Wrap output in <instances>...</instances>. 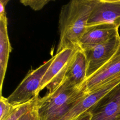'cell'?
I'll list each match as a JSON object with an SVG mask.
<instances>
[{"instance_id":"19","label":"cell","mask_w":120,"mask_h":120,"mask_svg":"<svg viewBox=\"0 0 120 120\" xmlns=\"http://www.w3.org/2000/svg\"><path fill=\"white\" fill-rule=\"evenodd\" d=\"M117 120H120V116L117 118Z\"/></svg>"},{"instance_id":"10","label":"cell","mask_w":120,"mask_h":120,"mask_svg":"<svg viewBox=\"0 0 120 120\" xmlns=\"http://www.w3.org/2000/svg\"><path fill=\"white\" fill-rule=\"evenodd\" d=\"M119 27L112 24H101L87 28L79 42L83 51L92 49L119 35Z\"/></svg>"},{"instance_id":"2","label":"cell","mask_w":120,"mask_h":120,"mask_svg":"<svg viewBox=\"0 0 120 120\" xmlns=\"http://www.w3.org/2000/svg\"><path fill=\"white\" fill-rule=\"evenodd\" d=\"M87 93L85 85L76 87L65 78L52 91L39 98L38 112L40 120H60Z\"/></svg>"},{"instance_id":"4","label":"cell","mask_w":120,"mask_h":120,"mask_svg":"<svg viewBox=\"0 0 120 120\" xmlns=\"http://www.w3.org/2000/svg\"><path fill=\"white\" fill-rule=\"evenodd\" d=\"M79 48L65 49L55 55V58L48 68L41 82L37 95L44 89L52 91L64 80L70 63Z\"/></svg>"},{"instance_id":"3","label":"cell","mask_w":120,"mask_h":120,"mask_svg":"<svg viewBox=\"0 0 120 120\" xmlns=\"http://www.w3.org/2000/svg\"><path fill=\"white\" fill-rule=\"evenodd\" d=\"M55 58V55L35 69L30 71L25 77L7 98L13 106L27 102L37 95L44 75Z\"/></svg>"},{"instance_id":"6","label":"cell","mask_w":120,"mask_h":120,"mask_svg":"<svg viewBox=\"0 0 120 120\" xmlns=\"http://www.w3.org/2000/svg\"><path fill=\"white\" fill-rule=\"evenodd\" d=\"M105 24L120 26V0H96L87 28Z\"/></svg>"},{"instance_id":"5","label":"cell","mask_w":120,"mask_h":120,"mask_svg":"<svg viewBox=\"0 0 120 120\" xmlns=\"http://www.w3.org/2000/svg\"><path fill=\"white\" fill-rule=\"evenodd\" d=\"M120 45V36L119 34L92 49L84 51L87 62V80L111 59Z\"/></svg>"},{"instance_id":"8","label":"cell","mask_w":120,"mask_h":120,"mask_svg":"<svg viewBox=\"0 0 120 120\" xmlns=\"http://www.w3.org/2000/svg\"><path fill=\"white\" fill-rule=\"evenodd\" d=\"M120 83V79H115L88 92L60 120H75L82 113L88 111Z\"/></svg>"},{"instance_id":"11","label":"cell","mask_w":120,"mask_h":120,"mask_svg":"<svg viewBox=\"0 0 120 120\" xmlns=\"http://www.w3.org/2000/svg\"><path fill=\"white\" fill-rule=\"evenodd\" d=\"M87 62L85 52L79 48L70 63L65 78L76 87H83L87 81Z\"/></svg>"},{"instance_id":"1","label":"cell","mask_w":120,"mask_h":120,"mask_svg":"<svg viewBox=\"0 0 120 120\" xmlns=\"http://www.w3.org/2000/svg\"><path fill=\"white\" fill-rule=\"evenodd\" d=\"M96 0H73L63 5L59 15L60 38L56 53L68 48H79Z\"/></svg>"},{"instance_id":"14","label":"cell","mask_w":120,"mask_h":120,"mask_svg":"<svg viewBox=\"0 0 120 120\" xmlns=\"http://www.w3.org/2000/svg\"><path fill=\"white\" fill-rule=\"evenodd\" d=\"M14 108L8 101L7 98L2 95L0 98V120H6Z\"/></svg>"},{"instance_id":"9","label":"cell","mask_w":120,"mask_h":120,"mask_svg":"<svg viewBox=\"0 0 120 120\" xmlns=\"http://www.w3.org/2000/svg\"><path fill=\"white\" fill-rule=\"evenodd\" d=\"M120 79V45L111 59L88 79L85 83L88 92L112 80Z\"/></svg>"},{"instance_id":"12","label":"cell","mask_w":120,"mask_h":120,"mask_svg":"<svg viewBox=\"0 0 120 120\" xmlns=\"http://www.w3.org/2000/svg\"><path fill=\"white\" fill-rule=\"evenodd\" d=\"M12 47L8 32V19L6 14L0 15V91L2 88L6 75L9 54Z\"/></svg>"},{"instance_id":"13","label":"cell","mask_w":120,"mask_h":120,"mask_svg":"<svg viewBox=\"0 0 120 120\" xmlns=\"http://www.w3.org/2000/svg\"><path fill=\"white\" fill-rule=\"evenodd\" d=\"M39 98V96H37L27 102L14 106V109L6 120H19L37 105Z\"/></svg>"},{"instance_id":"15","label":"cell","mask_w":120,"mask_h":120,"mask_svg":"<svg viewBox=\"0 0 120 120\" xmlns=\"http://www.w3.org/2000/svg\"><path fill=\"white\" fill-rule=\"evenodd\" d=\"M50 0H21L20 2L25 6H29L35 11L41 10L48 4Z\"/></svg>"},{"instance_id":"7","label":"cell","mask_w":120,"mask_h":120,"mask_svg":"<svg viewBox=\"0 0 120 120\" xmlns=\"http://www.w3.org/2000/svg\"><path fill=\"white\" fill-rule=\"evenodd\" d=\"M88 111L91 120H117L120 116V83Z\"/></svg>"},{"instance_id":"18","label":"cell","mask_w":120,"mask_h":120,"mask_svg":"<svg viewBox=\"0 0 120 120\" xmlns=\"http://www.w3.org/2000/svg\"><path fill=\"white\" fill-rule=\"evenodd\" d=\"M8 1L7 0H0V15L6 14L5 7Z\"/></svg>"},{"instance_id":"17","label":"cell","mask_w":120,"mask_h":120,"mask_svg":"<svg viewBox=\"0 0 120 120\" xmlns=\"http://www.w3.org/2000/svg\"><path fill=\"white\" fill-rule=\"evenodd\" d=\"M92 114L90 111H87L80 115L75 120H91Z\"/></svg>"},{"instance_id":"16","label":"cell","mask_w":120,"mask_h":120,"mask_svg":"<svg viewBox=\"0 0 120 120\" xmlns=\"http://www.w3.org/2000/svg\"><path fill=\"white\" fill-rule=\"evenodd\" d=\"M19 120H40L38 112V102L32 109L25 113Z\"/></svg>"}]
</instances>
